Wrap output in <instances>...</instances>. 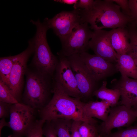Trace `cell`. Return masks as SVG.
<instances>
[{
	"mask_svg": "<svg viewBox=\"0 0 137 137\" xmlns=\"http://www.w3.org/2000/svg\"><path fill=\"white\" fill-rule=\"evenodd\" d=\"M121 9L111 0H96L89 8L81 9V14L83 23L89 24L94 30L127 27L132 20Z\"/></svg>",
	"mask_w": 137,
	"mask_h": 137,
	"instance_id": "6da1fadb",
	"label": "cell"
},
{
	"mask_svg": "<svg viewBox=\"0 0 137 137\" xmlns=\"http://www.w3.org/2000/svg\"><path fill=\"white\" fill-rule=\"evenodd\" d=\"M52 99L39 110L41 119L46 121L58 119L90 122L83 114L84 103L80 99L72 97L59 85L54 83Z\"/></svg>",
	"mask_w": 137,
	"mask_h": 137,
	"instance_id": "7a4b0ae2",
	"label": "cell"
},
{
	"mask_svg": "<svg viewBox=\"0 0 137 137\" xmlns=\"http://www.w3.org/2000/svg\"><path fill=\"white\" fill-rule=\"evenodd\" d=\"M30 22L35 25L36 31L32 38L34 47L32 62L36 70L39 73L52 76L55 71L58 62L52 53L47 42L46 33L49 29L46 20L41 22L39 19Z\"/></svg>",
	"mask_w": 137,
	"mask_h": 137,
	"instance_id": "3957f363",
	"label": "cell"
},
{
	"mask_svg": "<svg viewBox=\"0 0 137 137\" xmlns=\"http://www.w3.org/2000/svg\"><path fill=\"white\" fill-rule=\"evenodd\" d=\"M26 80L23 103L39 110L46 104L50 91V76L36 70L26 73Z\"/></svg>",
	"mask_w": 137,
	"mask_h": 137,
	"instance_id": "277c9868",
	"label": "cell"
},
{
	"mask_svg": "<svg viewBox=\"0 0 137 137\" xmlns=\"http://www.w3.org/2000/svg\"><path fill=\"white\" fill-rule=\"evenodd\" d=\"M88 24L82 23L73 29L69 34L60 39L61 48L58 55L68 57L87 52L90 48L89 43L93 31Z\"/></svg>",
	"mask_w": 137,
	"mask_h": 137,
	"instance_id": "5b68a950",
	"label": "cell"
},
{
	"mask_svg": "<svg viewBox=\"0 0 137 137\" xmlns=\"http://www.w3.org/2000/svg\"><path fill=\"white\" fill-rule=\"evenodd\" d=\"M35 109L19 102L11 105L8 123V127L13 132L12 137L26 136L36 120Z\"/></svg>",
	"mask_w": 137,
	"mask_h": 137,
	"instance_id": "8992f818",
	"label": "cell"
},
{
	"mask_svg": "<svg viewBox=\"0 0 137 137\" xmlns=\"http://www.w3.org/2000/svg\"><path fill=\"white\" fill-rule=\"evenodd\" d=\"M137 117L132 108L122 105H117L110 108L107 119L98 125V128L104 137L111 133L114 128L129 126Z\"/></svg>",
	"mask_w": 137,
	"mask_h": 137,
	"instance_id": "52a82bcc",
	"label": "cell"
},
{
	"mask_svg": "<svg viewBox=\"0 0 137 137\" xmlns=\"http://www.w3.org/2000/svg\"><path fill=\"white\" fill-rule=\"evenodd\" d=\"M27 48L19 54L10 74L8 86L19 101L23 83L24 75L26 71L27 63L31 55L33 53L34 47L32 39L28 41Z\"/></svg>",
	"mask_w": 137,
	"mask_h": 137,
	"instance_id": "ba28073f",
	"label": "cell"
},
{
	"mask_svg": "<svg viewBox=\"0 0 137 137\" xmlns=\"http://www.w3.org/2000/svg\"><path fill=\"white\" fill-rule=\"evenodd\" d=\"M66 57L75 77L82 97H90L95 91L97 82L81 59L79 54Z\"/></svg>",
	"mask_w": 137,
	"mask_h": 137,
	"instance_id": "9c48e42d",
	"label": "cell"
},
{
	"mask_svg": "<svg viewBox=\"0 0 137 137\" xmlns=\"http://www.w3.org/2000/svg\"><path fill=\"white\" fill-rule=\"evenodd\" d=\"M49 28L52 29L58 37H64L70 33L74 28L84 23L81 14V9L71 11H63L53 18L44 19Z\"/></svg>",
	"mask_w": 137,
	"mask_h": 137,
	"instance_id": "30bf717a",
	"label": "cell"
},
{
	"mask_svg": "<svg viewBox=\"0 0 137 137\" xmlns=\"http://www.w3.org/2000/svg\"><path fill=\"white\" fill-rule=\"evenodd\" d=\"M55 70L54 83L60 86L70 96L82 98L69 62L66 57L58 55Z\"/></svg>",
	"mask_w": 137,
	"mask_h": 137,
	"instance_id": "8fae6325",
	"label": "cell"
},
{
	"mask_svg": "<svg viewBox=\"0 0 137 137\" xmlns=\"http://www.w3.org/2000/svg\"><path fill=\"white\" fill-rule=\"evenodd\" d=\"M79 54L96 82L105 79L118 72L116 63L110 62L87 52Z\"/></svg>",
	"mask_w": 137,
	"mask_h": 137,
	"instance_id": "7c38bea8",
	"label": "cell"
},
{
	"mask_svg": "<svg viewBox=\"0 0 137 137\" xmlns=\"http://www.w3.org/2000/svg\"><path fill=\"white\" fill-rule=\"evenodd\" d=\"M90 48L95 54L112 63H117V53L113 47L109 31L102 29L94 30L89 43Z\"/></svg>",
	"mask_w": 137,
	"mask_h": 137,
	"instance_id": "4fadbf2b",
	"label": "cell"
},
{
	"mask_svg": "<svg viewBox=\"0 0 137 137\" xmlns=\"http://www.w3.org/2000/svg\"><path fill=\"white\" fill-rule=\"evenodd\" d=\"M114 88L120 91L121 100L120 105L132 108L137 106V79L121 75L119 79L114 80Z\"/></svg>",
	"mask_w": 137,
	"mask_h": 137,
	"instance_id": "5bb4252c",
	"label": "cell"
},
{
	"mask_svg": "<svg viewBox=\"0 0 137 137\" xmlns=\"http://www.w3.org/2000/svg\"><path fill=\"white\" fill-rule=\"evenodd\" d=\"M111 107L109 103L104 100L91 101L84 103L83 108L84 117L89 122L95 121L93 117L105 122L107 118Z\"/></svg>",
	"mask_w": 137,
	"mask_h": 137,
	"instance_id": "9a60e30c",
	"label": "cell"
},
{
	"mask_svg": "<svg viewBox=\"0 0 137 137\" xmlns=\"http://www.w3.org/2000/svg\"><path fill=\"white\" fill-rule=\"evenodd\" d=\"M112 45L117 54H127L130 45L128 31L127 27L118 28L109 31Z\"/></svg>",
	"mask_w": 137,
	"mask_h": 137,
	"instance_id": "2e32d148",
	"label": "cell"
},
{
	"mask_svg": "<svg viewBox=\"0 0 137 137\" xmlns=\"http://www.w3.org/2000/svg\"><path fill=\"white\" fill-rule=\"evenodd\" d=\"M117 66L121 75L137 79V65L132 57L127 54H117Z\"/></svg>",
	"mask_w": 137,
	"mask_h": 137,
	"instance_id": "e0dca14e",
	"label": "cell"
},
{
	"mask_svg": "<svg viewBox=\"0 0 137 137\" xmlns=\"http://www.w3.org/2000/svg\"><path fill=\"white\" fill-rule=\"evenodd\" d=\"M107 84L106 81H104L100 87L95 91L92 95L102 100L108 102L110 104L111 107H114L118 104L121 97L120 92L116 88H108L107 87Z\"/></svg>",
	"mask_w": 137,
	"mask_h": 137,
	"instance_id": "ac0fdd59",
	"label": "cell"
},
{
	"mask_svg": "<svg viewBox=\"0 0 137 137\" xmlns=\"http://www.w3.org/2000/svg\"><path fill=\"white\" fill-rule=\"evenodd\" d=\"M19 54L0 58V79L7 85L11 70Z\"/></svg>",
	"mask_w": 137,
	"mask_h": 137,
	"instance_id": "d6986e66",
	"label": "cell"
},
{
	"mask_svg": "<svg viewBox=\"0 0 137 137\" xmlns=\"http://www.w3.org/2000/svg\"><path fill=\"white\" fill-rule=\"evenodd\" d=\"M73 121L69 119H58L50 122L58 137H71L70 132Z\"/></svg>",
	"mask_w": 137,
	"mask_h": 137,
	"instance_id": "ffe728a7",
	"label": "cell"
},
{
	"mask_svg": "<svg viewBox=\"0 0 137 137\" xmlns=\"http://www.w3.org/2000/svg\"><path fill=\"white\" fill-rule=\"evenodd\" d=\"M97 122L82 121L78 129L81 137H103L98 130Z\"/></svg>",
	"mask_w": 137,
	"mask_h": 137,
	"instance_id": "44dd1931",
	"label": "cell"
},
{
	"mask_svg": "<svg viewBox=\"0 0 137 137\" xmlns=\"http://www.w3.org/2000/svg\"><path fill=\"white\" fill-rule=\"evenodd\" d=\"M130 45L127 54L133 58L137 65V27L132 23L127 26Z\"/></svg>",
	"mask_w": 137,
	"mask_h": 137,
	"instance_id": "7402d4cb",
	"label": "cell"
},
{
	"mask_svg": "<svg viewBox=\"0 0 137 137\" xmlns=\"http://www.w3.org/2000/svg\"><path fill=\"white\" fill-rule=\"evenodd\" d=\"M0 101L11 105L19 102L8 85L0 79Z\"/></svg>",
	"mask_w": 137,
	"mask_h": 137,
	"instance_id": "603a6c76",
	"label": "cell"
},
{
	"mask_svg": "<svg viewBox=\"0 0 137 137\" xmlns=\"http://www.w3.org/2000/svg\"><path fill=\"white\" fill-rule=\"evenodd\" d=\"M104 137H137V125L111 132Z\"/></svg>",
	"mask_w": 137,
	"mask_h": 137,
	"instance_id": "cb8c5ba5",
	"label": "cell"
},
{
	"mask_svg": "<svg viewBox=\"0 0 137 137\" xmlns=\"http://www.w3.org/2000/svg\"><path fill=\"white\" fill-rule=\"evenodd\" d=\"M46 121L40 119L36 120L33 125L29 130L26 137H43V127Z\"/></svg>",
	"mask_w": 137,
	"mask_h": 137,
	"instance_id": "d4e9b609",
	"label": "cell"
},
{
	"mask_svg": "<svg viewBox=\"0 0 137 137\" xmlns=\"http://www.w3.org/2000/svg\"><path fill=\"white\" fill-rule=\"evenodd\" d=\"M129 5L131 11V22L137 27V0H129Z\"/></svg>",
	"mask_w": 137,
	"mask_h": 137,
	"instance_id": "484cf974",
	"label": "cell"
},
{
	"mask_svg": "<svg viewBox=\"0 0 137 137\" xmlns=\"http://www.w3.org/2000/svg\"><path fill=\"white\" fill-rule=\"evenodd\" d=\"M113 2L119 5L122 12L126 15L131 18V11L128 0H111Z\"/></svg>",
	"mask_w": 137,
	"mask_h": 137,
	"instance_id": "4316f807",
	"label": "cell"
},
{
	"mask_svg": "<svg viewBox=\"0 0 137 137\" xmlns=\"http://www.w3.org/2000/svg\"><path fill=\"white\" fill-rule=\"evenodd\" d=\"M43 134L45 137H58L50 122L46 121L43 127Z\"/></svg>",
	"mask_w": 137,
	"mask_h": 137,
	"instance_id": "83f0119b",
	"label": "cell"
},
{
	"mask_svg": "<svg viewBox=\"0 0 137 137\" xmlns=\"http://www.w3.org/2000/svg\"><path fill=\"white\" fill-rule=\"evenodd\" d=\"M94 0H79L74 4V9H87L90 7L93 4Z\"/></svg>",
	"mask_w": 137,
	"mask_h": 137,
	"instance_id": "f1b7e54d",
	"label": "cell"
},
{
	"mask_svg": "<svg viewBox=\"0 0 137 137\" xmlns=\"http://www.w3.org/2000/svg\"><path fill=\"white\" fill-rule=\"evenodd\" d=\"M11 104L0 101V118H5L9 116L10 107Z\"/></svg>",
	"mask_w": 137,
	"mask_h": 137,
	"instance_id": "f546056e",
	"label": "cell"
},
{
	"mask_svg": "<svg viewBox=\"0 0 137 137\" xmlns=\"http://www.w3.org/2000/svg\"><path fill=\"white\" fill-rule=\"evenodd\" d=\"M82 121H73L70 131L71 137H81L78 129L79 126Z\"/></svg>",
	"mask_w": 137,
	"mask_h": 137,
	"instance_id": "4dcf8cb0",
	"label": "cell"
},
{
	"mask_svg": "<svg viewBox=\"0 0 137 137\" xmlns=\"http://www.w3.org/2000/svg\"><path fill=\"white\" fill-rule=\"evenodd\" d=\"M78 0H56L54 1L68 5H72L76 4Z\"/></svg>",
	"mask_w": 137,
	"mask_h": 137,
	"instance_id": "1f68e13d",
	"label": "cell"
},
{
	"mask_svg": "<svg viewBox=\"0 0 137 137\" xmlns=\"http://www.w3.org/2000/svg\"><path fill=\"white\" fill-rule=\"evenodd\" d=\"M0 132L2 128L4 126H7L8 127V123L5 120V118H3L1 119L0 122Z\"/></svg>",
	"mask_w": 137,
	"mask_h": 137,
	"instance_id": "d6a6232c",
	"label": "cell"
},
{
	"mask_svg": "<svg viewBox=\"0 0 137 137\" xmlns=\"http://www.w3.org/2000/svg\"><path fill=\"white\" fill-rule=\"evenodd\" d=\"M137 117V106L132 108Z\"/></svg>",
	"mask_w": 137,
	"mask_h": 137,
	"instance_id": "836d02e7",
	"label": "cell"
}]
</instances>
